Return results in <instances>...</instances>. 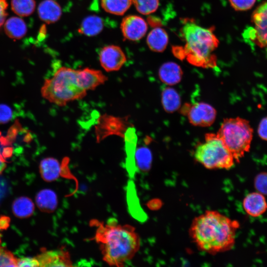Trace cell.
<instances>
[{"instance_id": "cell-2", "label": "cell", "mask_w": 267, "mask_h": 267, "mask_svg": "<svg viewBox=\"0 0 267 267\" xmlns=\"http://www.w3.org/2000/svg\"><path fill=\"white\" fill-rule=\"evenodd\" d=\"M92 223L97 227L93 239L99 245L103 260L110 266H124L138 251L140 240L132 225L118 224L115 219L106 224L96 220Z\"/></svg>"}, {"instance_id": "cell-34", "label": "cell", "mask_w": 267, "mask_h": 267, "mask_svg": "<svg viewBox=\"0 0 267 267\" xmlns=\"http://www.w3.org/2000/svg\"><path fill=\"white\" fill-rule=\"evenodd\" d=\"M258 134L262 139L267 141V116L261 120L258 127Z\"/></svg>"}, {"instance_id": "cell-7", "label": "cell", "mask_w": 267, "mask_h": 267, "mask_svg": "<svg viewBox=\"0 0 267 267\" xmlns=\"http://www.w3.org/2000/svg\"><path fill=\"white\" fill-rule=\"evenodd\" d=\"M252 22L253 26L244 31L243 38L267 51V1L254 10Z\"/></svg>"}, {"instance_id": "cell-28", "label": "cell", "mask_w": 267, "mask_h": 267, "mask_svg": "<svg viewBox=\"0 0 267 267\" xmlns=\"http://www.w3.org/2000/svg\"><path fill=\"white\" fill-rule=\"evenodd\" d=\"M254 186L257 192L267 196V172H261L256 176Z\"/></svg>"}, {"instance_id": "cell-37", "label": "cell", "mask_w": 267, "mask_h": 267, "mask_svg": "<svg viewBox=\"0 0 267 267\" xmlns=\"http://www.w3.org/2000/svg\"><path fill=\"white\" fill-rule=\"evenodd\" d=\"M10 219L9 218L3 216L0 218V229H6L9 225Z\"/></svg>"}, {"instance_id": "cell-21", "label": "cell", "mask_w": 267, "mask_h": 267, "mask_svg": "<svg viewBox=\"0 0 267 267\" xmlns=\"http://www.w3.org/2000/svg\"><path fill=\"white\" fill-rule=\"evenodd\" d=\"M104 27L103 20L96 15H89L83 20L79 33L89 37L96 36L100 33Z\"/></svg>"}, {"instance_id": "cell-9", "label": "cell", "mask_w": 267, "mask_h": 267, "mask_svg": "<svg viewBox=\"0 0 267 267\" xmlns=\"http://www.w3.org/2000/svg\"><path fill=\"white\" fill-rule=\"evenodd\" d=\"M182 113H186L191 124L202 127L211 126L217 116L216 109L212 105L204 102L184 105Z\"/></svg>"}, {"instance_id": "cell-35", "label": "cell", "mask_w": 267, "mask_h": 267, "mask_svg": "<svg viewBox=\"0 0 267 267\" xmlns=\"http://www.w3.org/2000/svg\"><path fill=\"white\" fill-rule=\"evenodd\" d=\"M8 3L6 0H0V28L4 24L6 20L8 13L6 9Z\"/></svg>"}, {"instance_id": "cell-29", "label": "cell", "mask_w": 267, "mask_h": 267, "mask_svg": "<svg viewBox=\"0 0 267 267\" xmlns=\"http://www.w3.org/2000/svg\"><path fill=\"white\" fill-rule=\"evenodd\" d=\"M17 261L10 252L0 248V267H17Z\"/></svg>"}, {"instance_id": "cell-31", "label": "cell", "mask_w": 267, "mask_h": 267, "mask_svg": "<svg viewBox=\"0 0 267 267\" xmlns=\"http://www.w3.org/2000/svg\"><path fill=\"white\" fill-rule=\"evenodd\" d=\"M12 118L11 108L6 104H0V124L7 123Z\"/></svg>"}, {"instance_id": "cell-33", "label": "cell", "mask_w": 267, "mask_h": 267, "mask_svg": "<svg viewBox=\"0 0 267 267\" xmlns=\"http://www.w3.org/2000/svg\"><path fill=\"white\" fill-rule=\"evenodd\" d=\"M17 267H39V263L35 257H24L17 259Z\"/></svg>"}, {"instance_id": "cell-22", "label": "cell", "mask_w": 267, "mask_h": 267, "mask_svg": "<svg viewBox=\"0 0 267 267\" xmlns=\"http://www.w3.org/2000/svg\"><path fill=\"white\" fill-rule=\"evenodd\" d=\"M162 106L167 113H173L180 106L181 99L178 92L173 88L166 87L162 92Z\"/></svg>"}, {"instance_id": "cell-16", "label": "cell", "mask_w": 267, "mask_h": 267, "mask_svg": "<svg viewBox=\"0 0 267 267\" xmlns=\"http://www.w3.org/2000/svg\"><path fill=\"white\" fill-rule=\"evenodd\" d=\"M182 70L179 65L174 62H167L160 67L158 75L164 84L173 86L179 83L182 77Z\"/></svg>"}, {"instance_id": "cell-4", "label": "cell", "mask_w": 267, "mask_h": 267, "mask_svg": "<svg viewBox=\"0 0 267 267\" xmlns=\"http://www.w3.org/2000/svg\"><path fill=\"white\" fill-rule=\"evenodd\" d=\"M77 70L67 67L58 68L50 78L44 80L41 88L42 96L59 106L85 97L87 91L77 82Z\"/></svg>"}, {"instance_id": "cell-5", "label": "cell", "mask_w": 267, "mask_h": 267, "mask_svg": "<svg viewBox=\"0 0 267 267\" xmlns=\"http://www.w3.org/2000/svg\"><path fill=\"white\" fill-rule=\"evenodd\" d=\"M253 133L249 122L237 117L224 119L216 134L235 161L239 162L250 150Z\"/></svg>"}, {"instance_id": "cell-32", "label": "cell", "mask_w": 267, "mask_h": 267, "mask_svg": "<svg viewBox=\"0 0 267 267\" xmlns=\"http://www.w3.org/2000/svg\"><path fill=\"white\" fill-rule=\"evenodd\" d=\"M9 145H10L9 140L6 137L2 136L0 132V155L4 158L10 156L12 153V148L6 147Z\"/></svg>"}, {"instance_id": "cell-12", "label": "cell", "mask_w": 267, "mask_h": 267, "mask_svg": "<svg viewBox=\"0 0 267 267\" xmlns=\"http://www.w3.org/2000/svg\"><path fill=\"white\" fill-rule=\"evenodd\" d=\"M107 80L108 77L99 70L88 67L77 70L78 85L86 91L95 89Z\"/></svg>"}, {"instance_id": "cell-15", "label": "cell", "mask_w": 267, "mask_h": 267, "mask_svg": "<svg viewBox=\"0 0 267 267\" xmlns=\"http://www.w3.org/2000/svg\"><path fill=\"white\" fill-rule=\"evenodd\" d=\"M38 13L44 22L50 24L57 22L62 15L60 5L54 0H44L39 5Z\"/></svg>"}, {"instance_id": "cell-3", "label": "cell", "mask_w": 267, "mask_h": 267, "mask_svg": "<svg viewBox=\"0 0 267 267\" xmlns=\"http://www.w3.org/2000/svg\"><path fill=\"white\" fill-rule=\"evenodd\" d=\"M185 42L183 49L175 52L178 58L186 57L191 64L204 68L216 65V57L213 54L219 41L213 29L202 27L193 21H186L181 30Z\"/></svg>"}, {"instance_id": "cell-17", "label": "cell", "mask_w": 267, "mask_h": 267, "mask_svg": "<svg viewBox=\"0 0 267 267\" xmlns=\"http://www.w3.org/2000/svg\"><path fill=\"white\" fill-rule=\"evenodd\" d=\"M169 37L166 31L160 27L154 28L148 34L146 43L149 48L156 52H162L166 48Z\"/></svg>"}, {"instance_id": "cell-13", "label": "cell", "mask_w": 267, "mask_h": 267, "mask_svg": "<svg viewBox=\"0 0 267 267\" xmlns=\"http://www.w3.org/2000/svg\"><path fill=\"white\" fill-rule=\"evenodd\" d=\"M39 267H71L72 263L68 252L63 249L43 252L35 257Z\"/></svg>"}, {"instance_id": "cell-19", "label": "cell", "mask_w": 267, "mask_h": 267, "mask_svg": "<svg viewBox=\"0 0 267 267\" xmlns=\"http://www.w3.org/2000/svg\"><path fill=\"white\" fill-rule=\"evenodd\" d=\"M6 35L14 40L23 38L27 33V27L25 22L20 17L13 16L6 19L4 23Z\"/></svg>"}, {"instance_id": "cell-30", "label": "cell", "mask_w": 267, "mask_h": 267, "mask_svg": "<svg viewBox=\"0 0 267 267\" xmlns=\"http://www.w3.org/2000/svg\"><path fill=\"white\" fill-rule=\"evenodd\" d=\"M256 0H229L230 5L236 11H246L251 9Z\"/></svg>"}, {"instance_id": "cell-25", "label": "cell", "mask_w": 267, "mask_h": 267, "mask_svg": "<svg viewBox=\"0 0 267 267\" xmlns=\"http://www.w3.org/2000/svg\"><path fill=\"white\" fill-rule=\"evenodd\" d=\"M11 8L14 13L22 17L31 15L36 8L35 0H11Z\"/></svg>"}, {"instance_id": "cell-23", "label": "cell", "mask_w": 267, "mask_h": 267, "mask_svg": "<svg viewBox=\"0 0 267 267\" xmlns=\"http://www.w3.org/2000/svg\"><path fill=\"white\" fill-rule=\"evenodd\" d=\"M35 209L33 202L29 198L21 196L17 198L13 202L12 211L17 218H27L32 215Z\"/></svg>"}, {"instance_id": "cell-14", "label": "cell", "mask_w": 267, "mask_h": 267, "mask_svg": "<svg viewBox=\"0 0 267 267\" xmlns=\"http://www.w3.org/2000/svg\"><path fill=\"white\" fill-rule=\"evenodd\" d=\"M246 213L252 217H258L267 211V202L263 194L256 191L249 193L243 199Z\"/></svg>"}, {"instance_id": "cell-20", "label": "cell", "mask_w": 267, "mask_h": 267, "mask_svg": "<svg viewBox=\"0 0 267 267\" xmlns=\"http://www.w3.org/2000/svg\"><path fill=\"white\" fill-rule=\"evenodd\" d=\"M36 203L42 211L47 213L52 212L57 205L56 195L50 189H43L37 194Z\"/></svg>"}, {"instance_id": "cell-10", "label": "cell", "mask_w": 267, "mask_h": 267, "mask_svg": "<svg viewBox=\"0 0 267 267\" xmlns=\"http://www.w3.org/2000/svg\"><path fill=\"white\" fill-rule=\"evenodd\" d=\"M99 60L103 69L110 72L119 70L126 62L127 57L120 47L109 45L100 51Z\"/></svg>"}, {"instance_id": "cell-1", "label": "cell", "mask_w": 267, "mask_h": 267, "mask_svg": "<svg viewBox=\"0 0 267 267\" xmlns=\"http://www.w3.org/2000/svg\"><path fill=\"white\" fill-rule=\"evenodd\" d=\"M239 222L218 211L208 210L194 218L189 234L198 248L210 254L231 250Z\"/></svg>"}, {"instance_id": "cell-11", "label": "cell", "mask_w": 267, "mask_h": 267, "mask_svg": "<svg viewBox=\"0 0 267 267\" xmlns=\"http://www.w3.org/2000/svg\"><path fill=\"white\" fill-rule=\"evenodd\" d=\"M121 29L125 38L130 41H137L145 36L148 29V25L141 17L131 15L123 19Z\"/></svg>"}, {"instance_id": "cell-38", "label": "cell", "mask_w": 267, "mask_h": 267, "mask_svg": "<svg viewBox=\"0 0 267 267\" xmlns=\"http://www.w3.org/2000/svg\"><path fill=\"white\" fill-rule=\"evenodd\" d=\"M6 164L5 161L0 159V174H1L4 171L6 167Z\"/></svg>"}, {"instance_id": "cell-24", "label": "cell", "mask_w": 267, "mask_h": 267, "mask_svg": "<svg viewBox=\"0 0 267 267\" xmlns=\"http://www.w3.org/2000/svg\"><path fill=\"white\" fill-rule=\"evenodd\" d=\"M132 0H101V5L107 12L117 15L124 14L131 7Z\"/></svg>"}, {"instance_id": "cell-18", "label": "cell", "mask_w": 267, "mask_h": 267, "mask_svg": "<svg viewBox=\"0 0 267 267\" xmlns=\"http://www.w3.org/2000/svg\"><path fill=\"white\" fill-rule=\"evenodd\" d=\"M40 173L43 179L52 181L57 179L62 172L61 164L53 157L43 159L40 163Z\"/></svg>"}, {"instance_id": "cell-8", "label": "cell", "mask_w": 267, "mask_h": 267, "mask_svg": "<svg viewBox=\"0 0 267 267\" xmlns=\"http://www.w3.org/2000/svg\"><path fill=\"white\" fill-rule=\"evenodd\" d=\"M131 127L127 116L121 117L104 114L99 117L95 126L96 142L100 143L112 135L124 138L127 130Z\"/></svg>"}, {"instance_id": "cell-6", "label": "cell", "mask_w": 267, "mask_h": 267, "mask_svg": "<svg viewBox=\"0 0 267 267\" xmlns=\"http://www.w3.org/2000/svg\"><path fill=\"white\" fill-rule=\"evenodd\" d=\"M195 159L208 169H225L231 168L235 160L222 140L217 134L207 133L204 142L195 147Z\"/></svg>"}, {"instance_id": "cell-26", "label": "cell", "mask_w": 267, "mask_h": 267, "mask_svg": "<svg viewBox=\"0 0 267 267\" xmlns=\"http://www.w3.org/2000/svg\"><path fill=\"white\" fill-rule=\"evenodd\" d=\"M134 157L136 165L140 170L146 171L149 169L152 155L147 147L141 146L137 148L134 153Z\"/></svg>"}, {"instance_id": "cell-27", "label": "cell", "mask_w": 267, "mask_h": 267, "mask_svg": "<svg viewBox=\"0 0 267 267\" xmlns=\"http://www.w3.org/2000/svg\"><path fill=\"white\" fill-rule=\"evenodd\" d=\"M137 11L143 15L155 12L159 5V0H132Z\"/></svg>"}, {"instance_id": "cell-36", "label": "cell", "mask_w": 267, "mask_h": 267, "mask_svg": "<svg viewBox=\"0 0 267 267\" xmlns=\"http://www.w3.org/2000/svg\"><path fill=\"white\" fill-rule=\"evenodd\" d=\"M7 192V185L3 178L0 177V201L1 200Z\"/></svg>"}]
</instances>
